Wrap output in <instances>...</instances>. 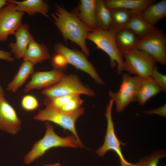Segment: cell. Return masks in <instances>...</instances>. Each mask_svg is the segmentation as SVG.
I'll use <instances>...</instances> for the list:
<instances>
[{
    "mask_svg": "<svg viewBox=\"0 0 166 166\" xmlns=\"http://www.w3.org/2000/svg\"><path fill=\"white\" fill-rule=\"evenodd\" d=\"M55 10L50 15L65 41L69 40L76 43L86 56H89L86 37L93 30L81 20L75 11L69 12L63 6L58 5H55Z\"/></svg>",
    "mask_w": 166,
    "mask_h": 166,
    "instance_id": "6da1fadb",
    "label": "cell"
},
{
    "mask_svg": "<svg viewBox=\"0 0 166 166\" xmlns=\"http://www.w3.org/2000/svg\"><path fill=\"white\" fill-rule=\"evenodd\" d=\"M46 130L43 137L37 141L31 149L25 156L23 160L26 165L29 164L43 156L49 150L53 148H83L74 135L72 134L63 137L55 132L54 126L50 122H45Z\"/></svg>",
    "mask_w": 166,
    "mask_h": 166,
    "instance_id": "7a4b0ae2",
    "label": "cell"
},
{
    "mask_svg": "<svg viewBox=\"0 0 166 166\" xmlns=\"http://www.w3.org/2000/svg\"><path fill=\"white\" fill-rule=\"evenodd\" d=\"M115 32L114 30L97 28L88 34L86 39L92 42L98 49L105 52L109 57L110 66H117L118 74H121L124 71L123 57L116 43Z\"/></svg>",
    "mask_w": 166,
    "mask_h": 166,
    "instance_id": "3957f363",
    "label": "cell"
},
{
    "mask_svg": "<svg viewBox=\"0 0 166 166\" xmlns=\"http://www.w3.org/2000/svg\"><path fill=\"white\" fill-rule=\"evenodd\" d=\"M41 93L47 98L81 94L93 97L95 95L93 90L83 85L77 76L73 74H65L57 82L45 89Z\"/></svg>",
    "mask_w": 166,
    "mask_h": 166,
    "instance_id": "277c9868",
    "label": "cell"
},
{
    "mask_svg": "<svg viewBox=\"0 0 166 166\" xmlns=\"http://www.w3.org/2000/svg\"><path fill=\"white\" fill-rule=\"evenodd\" d=\"M124 69L141 77L151 76L156 62L150 55L136 48L122 53Z\"/></svg>",
    "mask_w": 166,
    "mask_h": 166,
    "instance_id": "5b68a950",
    "label": "cell"
},
{
    "mask_svg": "<svg viewBox=\"0 0 166 166\" xmlns=\"http://www.w3.org/2000/svg\"><path fill=\"white\" fill-rule=\"evenodd\" d=\"M151 56L163 65L166 64V36L160 30L155 27L140 38L136 48Z\"/></svg>",
    "mask_w": 166,
    "mask_h": 166,
    "instance_id": "8992f818",
    "label": "cell"
},
{
    "mask_svg": "<svg viewBox=\"0 0 166 166\" xmlns=\"http://www.w3.org/2000/svg\"><path fill=\"white\" fill-rule=\"evenodd\" d=\"M84 113V109L82 107L70 113H64L46 108L34 116V119L57 124L64 129L70 131L80 143H82L77 132L75 124L77 119Z\"/></svg>",
    "mask_w": 166,
    "mask_h": 166,
    "instance_id": "52a82bcc",
    "label": "cell"
},
{
    "mask_svg": "<svg viewBox=\"0 0 166 166\" xmlns=\"http://www.w3.org/2000/svg\"><path fill=\"white\" fill-rule=\"evenodd\" d=\"M141 79L139 76H132L125 73L122 76L118 91L116 92L109 91V95L115 103L118 113L121 112L131 103L136 101Z\"/></svg>",
    "mask_w": 166,
    "mask_h": 166,
    "instance_id": "ba28073f",
    "label": "cell"
},
{
    "mask_svg": "<svg viewBox=\"0 0 166 166\" xmlns=\"http://www.w3.org/2000/svg\"><path fill=\"white\" fill-rule=\"evenodd\" d=\"M113 103V100L111 99L107 105L105 113L107 121L106 132L103 144L96 150V153L99 156H103L107 151L112 150L115 152L120 159V166H135V164L128 162L124 158L122 153L121 145H125L126 144L120 141L115 134L112 113Z\"/></svg>",
    "mask_w": 166,
    "mask_h": 166,
    "instance_id": "9c48e42d",
    "label": "cell"
},
{
    "mask_svg": "<svg viewBox=\"0 0 166 166\" xmlns=\"http://www.w3.org/2000/svg\"><path fill=\"white\" fill-rule=\"evenodd\" d=\"M54 48L55 52L63 56L68 64L88 74L97 84L102 85H104V82L93 65L88 61L86 56L83 52L69 49L59 42L55 44Z\"/></svg>",
    "mask_w": 166,
    "mask_h": 166,
    "instance_id": "30bf717a",
    "label": "cell"
},
{
    "mask_svg": "<svg viewBox=\"0 0 166 166\" xmlns=\"http://www.w3.org/2000/svg\"><path fill=\"white\" fill-rule=\"evenodd\" d=\"M7 2L8 4L0 9V42L6 41L21 26L25 14L18 11L15 4Z\"/></svg>",
    "mask_w": 166,
    "mask_h": 166,
    "instance_id": "8fae6325",
    "label": "cell"
},
{
    "mask_svg": "<svg viewBox=\"0 0 166 166\" xmlns=\"http://www.w3.org/2000/svg\"><path fill=\"white\" fill-rule=\"evenodd\" d=\"M22 122L14 108L4 97H0V130L12 135L21 130Z\"/></svg>",
    "mask_w": 166,
    "mask_h": 166,
    "instance_id": "7c38bea8",
    "label": "cell"
},
{
    "mask_svg": "<svg viewBox=\"0 0 166 166\" xmlns=\"http://www.w3.org/2000/svg\"><path fill=\"white\" fill-rule=\"evenodd\" d=\"M64 75L63 71L55 69L34 72L32 75L30 81L25 86L24 93H26L34 89L47 88L57 82Z\"/></svg>",
    "mask_w": 166,
    "mask_h": 166,
    "instance_id": "4fadbf2b",
    "label": "cell"
},
{
    "mask_svg": "<svg viewBox=\"0 0 166 166\" xmlns=\"http://www.w3.org/2000/svg\"><path fill=\"white\" fill-rule=\"evenodd\" d=\"M29 28V26L27 24H22L14 34L15 42H11L8 45L10 49V52L18 59L23 58L29 43L34 39Z\"/></svg>",
    "mask_w": 166,
    "mask_h": 166,
    "instance_id": "5bb4252c",
    "label": "cell"
},
{
    "mask_svg": "<svg viewBox=\"0 0 166 166\" xmlns=\"http://www.w3.org/2000/svg\"><path fill=\"white\" fill-rule=\"evenodd\" d=\"M50 58L49 49L46 45L43 43H38L34 39L28 45L23 58V61H29L34 65Z\"/></svg>",
    "mask_w": 166,
    "mask_h": 166,
    "instance_id": "9a60e30c",
    "label": "cell"
},
{
    "mask_svg": "<svg viewBox=\"0 0 166 166\" xmlns=\"http://www.w3.org/2000/svg\"><path fill=\"white\" fill-rule=\"evenodd\" d=\"M96 0H81L75 11L81 20L93 30L97 28L96 19Z\"/></svg>",
    "mask_w": 166,
    "mask_h": 166,
    "instance_id": "2e32d148",
    "label": "cell"
},
{
    "mask_svg": "<svg viewBox=\"0 0 166 166\" xmlns=\"http://www.w3.org/2000/svg\"><path fill=\"white\" fill-rule=\"evenodd\" d=\"M7 1L15 4L18 11L26 12L30 16L38 13L49 18L48 15L49 6L46 1L42 0H7Z\"/></svg>",
    "mask_w": 166,
    "mask_h": 166,
    "instance_id": "e0dca14e",
    "label": "cell"
},
{
    "mask_svg": "<svg viewBox=\"0 0 166 166\" xmlns=\"http://www.w3.org/2000/svg\"><path fill=\"white\" fill-rule=\"evenodd\" d=\"M104 3L109 10L120 8L141 14L148 6L155 3V0H105Z\"/></svg>",
    "mask_w": 166,
    "mask_h": 166,
    "instance_id": "ac0fdd59",
    "label": "cell"
},
{
    "mask_svg": "<svg viewBox=\"0 0 166 166\" xmlns=\"http://www.w3.org/2000/svg\"><path fill=\"white\" fill-rule=\"evenodd\" d=\"M162 91L151 76L141 77L135 101L140 105H143L151 98Z\"/></svg>",
    "mask_w": 166,
    "mask_h": 166,
    "instance_id": "d6986e66",
    "label": "cell"
},
{
    "mask_svg": "<svg viewBox=\"0 0 166 166\" xmlns=\"http://www.w3.org/2000/svg\"><path fill=\"white\" fill-rule=\"evenodd\" d=\"M115 38L117 46L122 53L135 48L140 38L133 32L125 28L116 30Z\"/></svg>",
    "mask_w": 166,
    "mask_h": 166,
    "instance_id": "ffe728a7",
    "label": "cell"
},
{
    "mask_svg": "<svg viewBox=\"0 0 166 166\" xmlns=\"http://www.w3.org/2000/svg\"><path fill=\"white\" fill-rule=\"evenodd\" d=\"M144 19L154 26L166 17V0L155 2L148 6L141 13Z\"/></svg>",
    "mask_w": 166,
    "mask_h": 166,
    "instance_id": "44dd1931",
    "label": "cell"
},
{
    "mask_svg": "<svg viewBox=\"0 0 166 166\" xmlns=\"http://www.w3.org/2000/svg\"><path fill=\"white\" fill-rule=\"evenodd\" d=\"M34 65L27 61H23L12 81L7 85L8 91L15 93L25 83L28 78L34 72Z\"/></svg>",
    "mask_w": 166,
    "mask_h": 166,
    "instance_id": "7402d4cb",
    "label": "cell"
},
{
    "mask_svg": "<svg viewBox=\"0 0 166 166\" xmlns=\"http://www.w3.org/2000/svg\"><path fill=\"white\" fill-rule=\"evenodd\" d=\"M155 27L146 21L141 14L134 13L123 28L129 29L140 38L146 35Z\"/></svg>",
    "mask_w": 166,
    "mask_h": 166,
    "instance_id": "603a6c76",
    "label": "cell"
},
{
    "mask_svg": "<svg viewBox=\"0 0 166 166\" xmlns=\"http://www.w3.org/2000/svg\"><path fill=\"white\" fill-rule=\"evenodd\" d=\"M96 19L97 28L104 30H112L110 11L106 6L104 0H96Z\"/></svg>",
    "mask_w": 166,
    "mask_h": 166,
    "instance_id": "cb8c5ba5",
    "label": "cell"
},
{
    "mask_svg": "<svg viewBox=\"0 0 166 166\" xmlns=\"http://www.w3.org/2000/svg\"><path fill=\"white\" fill-rule=\"evenodd\" d=\"M110 10L112 22V30H115L124 27L134 13L130 10L120 8Z\"/></svg>",
    "mask_w": 166,
    "mask_h": 166,
    "instance_id": "d4e9b609",
    "label": "cell"
},
{
    "mask_svg": "<svg viewBox=\"0 0 166 166\" xmlns=\"http://www.w3.org/2000/svg\"><path fill=\"white\" fill-rule=\"evenodd\" d=\"M166 156V153L164 150L157 151L140 160L138 163L135 164V166H159V160L165 157Z\"/></svg>",
    "mask_w": 166,
    "mask_h": 166,
    "instance_id": "484cf974",
    "label": "cell"
},
{
    "mask_svg": "<svg viewBox=\"0 0 166 166\" xmlns=\"http://www.w3.org/2000/svg\"><path fill=\"white\" fill-rule=\"evenodd\" d=\"M76 95H77L64 96L52 98H45L43 103L46 108L57 111Z\"/></svg>",
    "mask_w": 166,
    "mask_h": 166,
    "instance_id": "4316f807",
    "label": "cell"
},
{
    "mask_svg": "<svg viewBox=\"0 0 166 166\" xmlns=\"http://www.w3.org/2000/svg\"><path fill=\"white\" fill-rule=\"evenodd\" d=\"M83 102L80 95H76L57 111L64 113L73 112L81 107Z\"/></svg>",
    "mask_w": 166,
    "mask_h": 166,
    "instance_id": "83f0119b",
    "label": "cell"
},
{
    "mask_svg": "<svg viewBox=\"0 0 166 166\" xmlns=\"http://www.w3.org/2000/svg\"><path fill=\"white\" fill-rule=\"evenodd\" d=\"M21 106L25 110L31 111L37 109L39 104L37 99L34 96L28 95L24 96L22 99Z\"/></svg>",
    "mask_w": 166,
    "mask_h": 166,
    "instance_id": "f1b7e54d",
    "label": "cell"
},
{
    "mask_svg": "<svg viewBox=\"0 0 166 166\" xmlns=\"http://www.w3.org/2000/svg\"><path fill=\"white\" fill-rule=\"evenodd\" d=\"M51 64L53 69L63 71L66 70L68 64L63 56L55 52L51 58Z\"/></svg>",
    "mask_w": 166,
    "mask_h": 166,
    "instance_id": "f546056e",
    "label": "cell"
},
{
    "mask_svg": "<svg viewBox=\"0 0 166 166\" xmlns=\"http://www.w3.org/2000/svg\"><path fill=\"white\" fill-rule=\"evenodd\" d=\"M151 76L155 83L162 89V91L166 92V76L160 73L156 65L154 68Z\"/></svg>",
    "mask_w": 166,
    "mask_h": 166,
    "instance_id": "4dcf8cb0",
    "label": "cell"
},
{
    "mask_svg": "<svg viewBox=\"0 0 166 166\" xmlns=\"http://www.w3.org/2000/svg\"><path fill=\"white\" fill-rule=\"evenodd\" d=\"M142 112L145 114H157L161 117H166V104L165 103L163 106L154 109L144 110Z\"/></svg>",
    "mask_w": 166,
    "mask_h": 166,
    "instance_id": "1f68e13d",
    "label": "cell"
},
{
    "mask_svg": "<svg viewBox=\"0 0 166 166\" xmlns=\"http://www.w3.org/2000/svg\"><path fill=\"white\" fill-rule=\"evenodd\" d=\"M0 59L8 62H13L14 58L12 56V53L10 52L0 50Z\"/></svg>",
    "mask_w": 166,
    "mask_h": 166,
    "instance_id": "d6a6232c",
    "label": "cell"
},
{
    "mask_svg": "<svg viewBox=\"0 0 166 166\" xmlns=\"http://www.w3.org/2000/svg\"><path fill=\"white\" fill-rule=\"evenodd\" d=\"M8 3L6 0H0V9Z\"/></svg>",
    "mask_w": 166,
    "mask_h": 166,
    "instance_id": "836d02e7",
    "label": "cell"
},
{
    "mask_svg": "<svg viewBox=\"0 0 166 166\" xmlns=\"http://www.w3.org/2000/svg\"><path fill=\"white\" fill-rule=\"evenodd\" d=\"M5 93L3 90L0 84V97H4Z\"/></svg>",
    "mask_w": 166,
    "mask_h": 166,
    "instance_id": "e575fe53",
    "label": "cell"
},
{
    "mask_svg": "<svg viewBox=\"0 0 166 166\" xmlns=\"http://www.w3.org/2000/svg\"><path fill=\"white\" fill-rule=\"evenodd\" d=\"M61 164L59 163H56L53 164L46 165L42 166H60Z\"/></svg>",
    "mask_w": 166,
    "mask_h": 166,
    "instance_id": "d590c367",
    "label": "cell"
},
{
    "mask_svg": "<svg viewBox=\"0 0 166 166\" xmlns=\"http://www.w3.org/2000/svg\"><path fill=\"white\" fill-rule=\"evenodd\" d=\"M60 166H62L61 165H60Z\"/></svg>",
    "mask_w": 166,
    "mask_h": 166,
    "instance_id": "8d00e7d4",
    "label": "cell"
}]
</instances>
